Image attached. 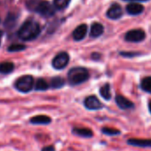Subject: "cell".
I'll list each match as a JSON object with an SVG mask.
<instances>
[{
	"label": "cell",
	"instance_id": "1",
	"mask_svg": "<svg viewBox=\"0 0 151 151\" xmlns=\"http://www.w3.org/2000/svg\"><path fill=\"white\" fill-rule=\"evenodd\" d=\"M40 32V25L34 20H28L20 28L18 36L23 41H31L36 39L39 36Z\"/></svg>",
	"mask_w": 151,
	"mask_h": 151
},
{
	"label": "cell",
	"instance_id": "2",
	"mask_svg": "<svg viewBox=\"0 0 151 151\" xmlns=\"http://www.w3.org/2000/svg\"><path fill=\"white\" fill-rule=\"evenodd\" d=\"M89 78V72L86 68L76 67L71 68L68 73V79L71 86L83 84Z\"/></svg>",
	"mask_w": 151,
	"mask_h": 151
},
{
	"label": "cell",
	"instance_id": "3",
	"mask_svg": "<svg viewBox=\"0 0 151 151\" xmlns=\"http://www.w3.org/2000/svg\"><path fill=\"white\" fill-rule=\"evenodd\" d=\"M14 86L17 89V91L23 93H27L33 89L34 79L31 76H28V75L23 76V77H21L18 78Z\"/></svg>",
	"mask_w": 151,
	"mask_h": 151
},
{
	"label": "cell",
	"instance_id": "4",
	"mask_svg": "<svg viewBox=\"0 0 151 151\" xmlns=\"http://www.w3.org/2000/svg\"><path fill=\"white\" fill-rule=\"evenodd\" d=\"M34 11L43 17H51L54 14L55 8L47 1H39L37 4Z\"/></svg>",
	"mask_w": 151,
	"mask_h": 151
},
{
	"label": "cell",
	"instance_id": "5",
	"mask_svg": "<svg viewBox=\"0 0 151 151\" xmlns=\"http://www.w3.org/2000/svg\"><path fill=\"white\" fill-rule=\"evenodd\" d=\"M145 38H146V33L141 29H135L129 30L124 36V39L127 42H132V43L141 42Z\"/></svg>",
	"mask_w": 151,
	"mask_h": 151
},
{
	"label": "cell",
	"instance_id": "6",
	"mask_svg": "<svg viewBox=\"0 0 151 151\" xmlns=\"http://www.w3.org/2000/svg\"><path fill=\"white\" fill-rule=\"evenodd\" d=\"M69 62V55L66 52L58 53L52 60V67L56 69H62L67 67Z\"/></svg>",
	"mask_w": 151,
	"mask_h": 151
},
{
	"label": "cell",
	"instance_id": "7",
	"mask_svg": "<svg viewBox=\"0 0 151 151\" xmlns=\"http://www.w3.org/2000/svg\"><path fill=\"white\" fill-rule=\"evenodd\" d=\"M84 105L89 110H99L103 108V104L94 95H91L86 98L84 101Z\"/></svg>",
	"mask_w": 151,
	"mask_h": 151
},
{
	"label": "cell",
	"instance_id": "8",
	"mask_svg": "<svg viewBox=\"0 0 151 151\" xmlns=\"http://www.w3.org/2000/svg\"><path fill=\"white\" fill-rule=\"evenodd\" d=\"M126 143L132 147H143V148H151V139H138V138H130L127 139Z\"/></svg>",
	"mask_w": 151,
	"mask_h": 151
},
{
	"label": "cell",
	"instance_id": "9",
	"mask_svg": "<svg viewBox=\"0 0 151 151\" xmlns=\"http://www.w3.org/2000/svg\"><path fill=\"white\" fill-rule=\"evenodd\" d=\"M116 103L118 106L119 109L123 110H128V109H133L135 108V105L132 101L128 100L123 95L117 94L116 96Z\"/></svg>",
	"mask_w": 151,
	"mask_h": 151
},
{
	"label": "cell",
	"instance_id": "10",
	"mask_svg": "<svg viewBox=\"0 0 151 151\" xmlns=\"http://www.w3.org/2000/svg\"><path fill=\"white\" fill-rule=\"evenodd\" d=\"M122 15H123L122 7L120 6V5L116 4V3L113 4L107 12L108 18L111 19V20H117V19L121 18Z\"/></svg>",
	"mask_w": 151,
	"mask_h": 151
},
{
	"label": "cell",
	"instance_id": "11",
	"mask_svg": "<svg viewBox=\"0 0 151 151\" xmlns=\"http://www.w3.org/2000/svg\"><path fill=\"white\" fill-rule=\"evenodd\" d=\"M72 133L86 139H90L93 137V132L90 128L86 127H74L72 129Z\"/></svg>",
	"mask_w": 151,
	"mask_h": 151
},
{
	"label": "cell",
	"instance_id": "12",
	"mask_svg": "<svg viewBox=\"0 0 151 151\" xmlns=\"http://www.w3.org/2000/svg\"><path fill=\"white\" fill-rule=\"evenodd\" d=\"M87 33V25L86 24H81L79 26H78L75 29V30L73 31V38L76 41H80L82 39H84L86 36Z\"/></svg>",
	"mask_w": 151,
	"mask_h": 151
},
{
	"label": "cell",
	"instance_id": "13",
	"mask_svg": "<svg viewBox=\"0 0 151 151\" xmlns=\"http://www.w3.org/2000/svg\"><path fill=\"white\" fill-rule=\"evenodd\" d=\"M143 10L144 7L139 3L132 2L126 6V12L131 15H139L143 12Z\"/></svg>",
	"mask_w": 151,
	"mask_h": 151
},
{
	"label": "cell",
	"instance_id": "14",
	"mask_svg": "<svg viewBox=\"0 0 151 151\" xmlns=\"http://www.w3.org/2000/svg\"><path fill=\"white\" fill-rule=\"evenodd\" d=\"M52 122L51 117H49L48 116L45 115H38V116H35L33 117L30 118L29 123L32 124H43V125H46L49 124Z\"/></svg>",
	"mask_w": 151,
	"mask_h": 151
},
{
	"label": "cell",
	"instance_id": "15",
	"mask_svg": "<svg viewBox=\"0 0 151 151\" xmlns=\"http://www.w3.org/2000/svg\"><path fill=\"white\" fill-rule=\"evenodd\" d=\"M104 32V27L102 24L99 22H94L92 24L91 27V31H90V36L92 37H98L101 36Z\"/></svg>",
	"mask_w": 151,
	"mask_h": 151
},
{
	"label": "cell",
	"instance_id": "16",
	"mask_svg": "<svg viewBox=\"0 0 151 151\" xmlns=\"http://www.w3.org/2000/svg\"><path fill=\"white\" fill-rule=\"evenodd\" d=\"M14 69V64L13 62L5 61L0 63V73L8 74L11 73Z\"/></svg>",
	"mask_w": 151,
	"mask_h": 151
},
{
	"label": "cell",
	"instance_id": "17",
	"mask_svg": "<svg viewBox=\"0 0 151 151\" xmlns=\"http://www.w3.org/2000/svg\"><path fill=\"white\" fill-rule=\"evenodd\" d=\"M100 94L106 101H109L111 99V92H110L109 84H105L103 86H101V88L100 89Z\"/></svg>",
	"mask_w": 151,
	"mask_h": 151
},
{
	"label": "cell",
	"instance_id": "18",
	"mask_svg": "<svg viewBox=\"0 0 151 151\" xmlns=\"http://www.w3.org/2000/svg\"><path fill=\"white\" fill-rule=\"evenodd\" d=\"M64 85H65V81L60 77H55V78H53L51 80V83H50V86L52 88H53V89L61 88Z\"/></svg>",
	"mask_w": 151,
	"mask_h": 151
},
{
	"label": "cell",
	"instance_id": "19",
	"mask_svg": "<svg viewBox=\"0 0 151 151\" xmlns=\"http://www.w3.org/2000/svg\"><path fill=\"white\" fill-rule=\"evenodd\" d=\"M140 88L144 92L151 94V77H147L142 79L140 83Z\"/></svg>",
	"mask_w": 151,
	"mask_h": 151
},
{
	"label": "cell",
	"instance_id": "20",
	"mask_svg": "<svg viewBox=\"0 0 151 151\" xmlns=\"http://www.w3.org/2000/svg\"><path fill=\"white\" fill-rule=\"evenodd\" d=\"M101 132L105 135L108 136H117L121 134V131L116 128H111V127H102L101 128Z\"/></svg>",
	"mask_w": 151,
	"mask_h": 151
},
{
	"label": "cell",
	"instance_id": "21",
	"mask_svg": "<svg viewBox=\"0 0 151 151\" xmlns=\"http://www.w3.org/2000/svg\"><path fill=\"white\" fill-rule=\"evenodd\" d=\"M70 3V0H53L54 8L57 10H63L68 7Z\"/></svg>",
	"mask_w": 151,
	"mask_h": 151
},
{
	"label": "cell",
	"instance_id": "22",
	"mask_svg": "<svg viewBox=\"0 0 151 151\" xmlns=\"http://www.w3.org/2000/svg\"><path fill=\"white\" fill-rule=\"evenodd\" d=\"M49 87L50 86L48 85V83L42 78H39L35 85V89L37 91H46Z\"/></svg>",
	"mask_w": 151,
	"mask_h": 151
},
{
	"label": "cell",
	"instance_id": "23",
	"mask_svg": "<svg viewBox=\"0 0 151 151\" xmlns=\"http://www.w3.org/2000/svg\"><path fill=\"white\" fill-rule=\"evenodd\" d=\"M26 48V46L24 45H21V44H14L8 47V51L9 52H20L22 51Z\"/></svg>",
	"mask_w": 151,
	"mask_h": 151
},
{
	"label": "cell",
	"instance_id": "24",
	"mask_svg": "<svg viewBox=\"0 0 151 151\" xmlns=\"http://www.w3.org/2000/svg\"><path fill=\"white\" fill-rule=\"evenodd\" d=\"M121 55H123V56H125V57H134V56H137V55H139V52H121L120 53Z\"/></svg>",
	"mask_w": 151,
	"mask_h": 151
},
{
	"label": "cell",
	"instance_id": "25",
	"mask_svg": "<svg viewBox=\"0 0 151 151\" xmlns=\"http://www.w3.org/2000/svg\"><path fill=\"white\" fill-rule=\"evenodd\" d=\"M41 151H55V147L53 145H49V146H46V147H44Z\"/></svg>",
	"mask_w": 151,
	"mask_h": 151
},
{
	"label": "cell",
	"instance_id": "26",
	"mask_svg": "<svg viewBox=\"0 0 151 151\" xmlns=\"http://www.w3.org/2000/svg\"><path fill=\"white\" fill-rule=\"evenodd\" d=\"M124 1H126V2H135V3H139V2H147L148 0H124Z\"/></svg>",
	"mask_w": 151,
	"mask_h": 151
},
{
	"label": "cell",
	"instance_id": "27",
	"mask_svg": "<svg viewBox=\"0 0 151 151\" xmlns=\"http://www.w3.org/2000/svg\"><path fill=\"white\" fill-rule=\"evenodd\" d=\"M148 110H149V112H150V114H151V101L148 102Z\"/></svg>",
	"mask_w": 151,
	"mask_h": 151
},
{
	"label": "cell",
	"instance_id": "28",
	"mask_svg": "<svg viewBox=\"0 0 151 151\" xmlns=\"http://www.w3.org/2000/svg\"><path fill=\"white\" fill-rule=\"evenodd\" d=\"M1 39H2V31H0V43H1Z\"/></svg>",
	"mask_w": 151,
	"mask_h": 151
}]
</instances>
